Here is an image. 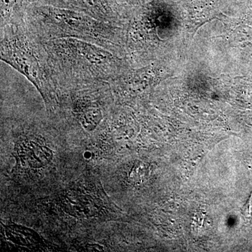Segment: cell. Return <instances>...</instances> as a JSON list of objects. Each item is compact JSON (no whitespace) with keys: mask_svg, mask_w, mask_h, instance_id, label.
<instances>
[{"mask_svg":"<svg viewBox=\"0 0 252 252\" xmlns=\"http://www.w3.org/2000/svg\"><path fill=\"white\" fill-rule=\"evenodd\" d=\"M37 41L59 94L110 84L125 71L126 58L89 41L74 38Z\"/></svg>","mask_w":252,"mask_h":252,"instance_id":"cell-1","label":"cell"},{"mask_svg":"<svg viewBox=\"0 0 252 252\" xmlns=\"http://www.w3.org/2000/svg\"><path fill=\"white\" fill-rule=\"evenodd\" d=\"M23 25L28 32L41 42L74 38L102 46L125 58L124 28L84 13L32 3L26 10Z\"/></svg>","mask_w":252,"mask_h":252,"instance_id":"cell-2","label":"cell"},{"mask_svg":"<svg viewBox=\"0 0 252 252\" xmlns=\"http://www.w3.org/2000/svg\"><path fill=\"white\" fill-rule=\"evenodd\" d=\"M1 61L22 74L44 101L46 112L55 115L59 107V93L50 77L39 42L28 32L23 23L0 28Z\"/></svg>","mask_w":252,"mask_h":252,"instance_id":"cell-3","label":"cell"},{"mask_svg":"<svg viewBox=\"0 0 252 252\" xmlns=\"http://www.w3.org/2000/svg\"><path fill=\"white\" fill-rule=\"evenodd\" d=\"M64 211L74 217L90 218L110 209V200L102 185L94 177L78 181L62 197Z\"/></svg>","mask_w":252,"mask_h":252,"instance_id":"cell-4","label":"cell"},{"mask_svg":"<svg viewBox=\"0 0 252 252\" xmlns=\"http://www.w3.org/2000/svg\"><path fill=\"white\" fill-rule=\"evenodd\" d=\"M32 3L79 11L124 28V3L117 0H32Z\"/></svg>","mask_w":252,"mask_h":252,"instance_id":"cell-5","label":"cell"},{"mask_svg":"<svg viewBox=\"0 0 252 252\" xmlns=\"http://www.w3.org/2000/svg\"><path fill=\"white\" fill-rule=\"evenodd\" d=\"M18 149L20 160L31 168H41L47 165L53 158V152L46 146L27 138L22 140Z\"/></svg>","mask_w":252,"mask_h":252,"instance_id":"cell-6","label":"cell"},{"mask_svg":"<svg viewBox=\"0 0 252 252\" xmlns=\"http://www.w3.org/2000/svg\"><path fill=\"white\" fill-rule=\"evenodd\" d=\"M5 232L8 240L19 246L34 250H43L45 247L40 235L27 227L12 223L5 225Z\"/></svg>","mask_w":252,"mask_h":252,"instance_id":"cell-7","label":"cell"},{"mask_svg":"<svg viewBox=\"0 0 252 252\" xmlns=\"http://www.w3.org/2000/svg\"><path fill=\"white\" fill-rule=\"evenodd\" d=\"M32 0H0V28L21 24Z\"/></svg>","mask_w":252,"mask_h":252,"instance_id":"cell-8","label":"cell"},{"mask_svg":"<svg viewBox=\"0 0 252 252\" xmlns=\"http://www.w3.org/2000/svg\"><path fill=\"white\" fill-rule=\"evenodd\" d=\"M148 164L142 161H136L128 172V180L133 185H140L148 179Z\"/></svg>","mask_w":252,"mask_h":252,"instance_id":"cell-9","label":"cell"},{"mask_svg":"<svg viewBox=\"0 0 252 252\" xmlns=\"http://www.w3.org/2000/svg\"><path fill=\"white\" fill-rule=\"evenodd\" d=\"M117 1H120V2H122V3H125L126 1H127V0H117Z\"/></svg>","mask_w":252,"mask_h":252,"instance_id":"cell-10","label":"cell"}]
</instances>
